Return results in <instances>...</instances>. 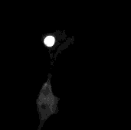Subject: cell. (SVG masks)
<instances>
[{
	"instance_id": "6da1fadb",
	"label": "cell",
	"mask_w": 131,
	"mask_h": 130,
	"mask_svg": "<svg viewBox=\"0 0 131 130\" xmlns=\"http://www.w3.org/2000/svg\"><path fill=\"white\" fill-rule=\"evenodd\" d=\"M44 42H45V44L46 46H48V47H51V46L54 45V42H55V39H54V38L52 37V36H48V37L45 38Z\"/></svg>"
}]
</instances>
